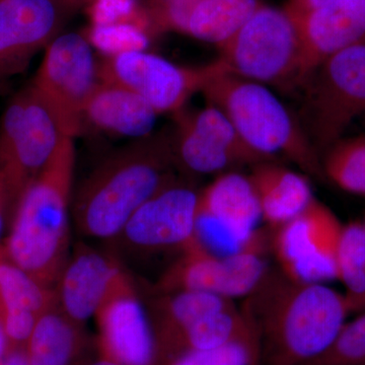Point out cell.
Returning <instances> with one entry per match:
<instances>
[{"instance_id":"35","label":"cell","mask_w":365,"mask_h":365,"mask_svg":"<svg viewBox=\"0 0 365 365\" xmlns=\"http://www.w3.org/2000/svg\"><path fill=\"white\" fill-rule=\"evenodd\" d=\"M0 365H30L26 359L25 349L11 350L4 359L0 360Z\"/></svg>"},{"instance_id":"11","label":"cell","mask_w":365,"mask_h":365,"mask_svg":"<svg viewBox=\"0 0 365 365\" xmlns=\"http://www.w3.org/2000/svg\"><path fill=\"white\" fill-rule=\"evenodd\" d=\"M343 227L335 213L314 197L299 215L271 232V249L280 272L299 282L337 279Z\"/></svg>"},{"instance_id":"16","label":"cell","mask_w":365,"mask_h":365,"mask_svg":"<svg viewBox=\"0 0 365 365\" xmlns=\"http://www.w3.org/2000/svg\"><path fill=\"white\" fill-rule=\"evenodd\" d=\"M130 281L114 254L78 242L55 285L57 304L69 318L85 325L106 300Z\"/></svg>"},{"instance_id":"3","label":"cell","mask_w":365,"mask_h":365,"mask_svg":"<svg viewBox=\"0 0 365 365\" xmlns=\"http://www.w3.org/2000/svg\"><path fill=\"white\" fill-rule=\"evenodd\" d=\"M76 158L74 138L64 136L49 163L21 192L2 241L16 265L50 288L71 255Z\"/></svg>"},{"instance_id":"4","label":"cell","mask_w":365,"mask_h":365,"mask_svg":"<svg viewBox=\"0 0 365 365\" xmlns=\"http://www.w3.org/2000/svg\"><path fill=\"white\" fill-rule=\"evenodd\" d=\"M201 93L220 110L249 148L267 160L283 155L311 176H322L321 160L306 130L267 86L235 76L227 68Z\"/></svg>"},{"instance_id":"17","label":"cell","mask_w":365,"mask_h":365,"mask_svg":"<svg viewBox=\"0 0 365 365\" xmlns=\"http://www.w3.org/2000/svg\"><path fill=\"white\" fill-rule=\"evenodd\" d=\"M98 354L119 365H158V346L150 316L132 281L98 309Z\"/></svg>"},{"instance_id":"20","label":"cell","mask_w":365,"mask_h":365,"mask_svg":"<svg viewBox=\"0 0 365 365\" xmlns=\"http://www.w3.org/2000/svg\"><path fill=\"white\" fill-rule=\"evenodd\" d=\"M249 178L258 199L262 222L270 232L299 215L314 198L306 175L273 160L254 165Z\"/></svg>"},{"instance_id":"12","label":"cell","mask_w":365,"mask_h":365,"mask_svg":"<svg viewBox=\"0 0 365 365\" xmlns=\"http://www.w3.org/2000/svg\"><path fill=\"white\" fill-rule=\"evenodd\" d=\"M198 192L179 179L140 206L110 244L126 256L182 249L195 239Z\"/></svg>"},{"instance_id":"19","label":"cell","mask_w":365,"mask_h":365,"mask_svg":"<svg viewBox=\"0 0 365 365\" xmlns=\"http://www.w3.org/2000/svg\"><path fill=\"white\" fill-rule=\"evenodd\" d=\"M56 304L54 288L16 265L0 242V312L11 350L25 349L38 318Z\"/></svg>"},{"instance_id":"23","label":"cell","mask_w":365,"mask_h":365,"mask_svg":"<svg viewBox=\"0 0 365 365\" xmlns=\"http://www.w3.org/2000/svg\"><path fill=\"white\" fill-rule=\"evenodd\" d=\"M257 330L244 309L234 306L199 319L158 350V365L189 351L215 349L247 337Z\"/></svg>"},{"instance_id":"5","label":"cell","mask_w":365,"mask_h":365,"mask_svg":"<svg viewBox=\"0 0 365 365\" xmlns=\"http://www.w3.org/2000/svg\"><path fill=\"white\" fill-rule=\"evenodd\" d=\"M220 61L240 78L264 86L302 83V47L294 19L263 4L222 45Z\"/></svg>"},{"instance_id":"34","label":"cell","mask_w":365,"mask_h":365,"mask_svg":"<svg viewBox=\"0 0 365 365\" xmlns=\"http://www.w3.org/2000/svg\"><path fill=\"white\" fill-rule=\"evenodd\" d=\"M337 0H287L283 9L287 11L292 18L302 16L307 11H313L319 6H326Z\"/></svg>"},{"instance_id":"14","label":"cell","mask_w":365,"mask_h":365,"mask_svg":"<svg viewBox=\"0 0 365 365\" xmlns=\"http://www.w3.org/2000/svg\"><path fill=\"white\" fill-rule=\"evenodd\" d=\"M173 146L177 163L198 175L222 174L237 165L271 162L247 145L215 106L175 113Z\"/></svg>"},{"instance_id":"26","label":"cell","mask_w":365,"mask_h":365,"mask_svg":"<svg viewBox=\"0 0 365 365\" xmlns=\"http://www.w3.org/2000/svg\"><path fill=\"white\" fill-rule=\"evenodd\" d=\"M337 279L344 285L350 314L365 311V228L353 222L343 227L337 254Z\"/></svg>"},{"instance_id":"27","label":"cell","mask_w":365,"mask_h":365,"mask_svg":"<svg viewBox=\"0 0 365 365\" xmlns=\"http://www.w3.org/2000/svg\"><path fill=\"white\" fill-rule=\"evenodd\" d=\"M321 163L324 176L336 186L365 197V134L336 141Z\"/></svg>"},{"instance_id":"33","label":"cell","mask_w":365,"mask_h":365,"mask_svg":"<svg viewBox=\"0 0 365 365\" xmlns=\"http://www.w3.org/2000/svg\"><path fill=\"white\" fill-rule=\"evenodd\" d=\"M14 207V197L11 195L6 178L0 172V239L4 234V228L9 225Z\"/></svg>"},{"instance_id":"30","label":"cell","mask_w":365,"mask_h":365,"mask_svg":"<svg viewBox=\"0 0 365 365\" xmlns=\"http://www.w3.org/2000/svg\"><path fill=\"white\" fill-rule=\"evenodd\" d=\"M304 365H365V311L346 322L325 351Z\"/></svg>"},{"instance_id":"7","label":"cell","mask_w":365,"mask_h":365,"mask_svg":"<svg viewBox=\"0 0 365 365\" xmlns=\"http://www.w3.org/2000/svg\"><path fill=\"white\" fill-rule=\"evenodd\" d=\"M304 83L307 136L327 150L365 114V43L327 59Z\"/></svg>"},{"instance_id":"8","label":"cell","mask_w":365,"mask_h":365,"mask_svg":"<svg viewBox=\"0 0 365 365\" xmlns=\"http://www.w3.org/2000/svg\"><path fill=\"white\" fill-rule=\"evenodd\" d=\"M64 136L54 113L32 85L11 98L0 119V172L14 204L51 160Z\"/></svg>"},{"instance_id":"10","label":"cell","mask_w":365,"mask_h":365,"mask_svg":"<svg viewBox=\"0 0 365 365\" xmlns=\"http://www.w3.org/2000/svg\"><path fill=\"white\" fill-rule=\"evenodd\" d=\"M223 68L227 67L220 59L206 66L186 67L144 50L103 57L98 62V78L134 91L158 115L175 114Z\"/></svg>"},{"instance_id":"2","label":"cell","mask_w":365,"mask_h":365,"mask_svg":"<svg viewBox=\"0 0 365 365\" xmlns=\"http://www.w3.org/2000/svg\"><path fill=\"white\" fill-rule=\"evenodd\" d=\"M172 133L137 139L106 158L73 192L79 234L110 242L144 202L178 178Z\"/></svg>"},{"instance_id":"36","label":"cell","mask_w":365,"mask_h":365,"mask_svg":"<svg viewBox=\"0 0 365 365\" xmlns=\"http://www.w3.org/2000/svg\"><path fill=\"white\" fill-rule=\"evenodd\" d=\"M11 351V344H9V341L7 339L4 323H2L1 312H0V360L4 359Z\"/></svg>"},{"instance_id":"37","label":"cell","mask_w":365,"mask_h":365,"mask_svg":"<svg viewBox=\"0 0 365 365\" xmlns=\"http://www.w3.org/2000/svg\"><path fill=\"white\" fill-rule=\"evenodd\" d=\"M83 365H119L117 362L113 361L112 359H107V357L103 356V355L98 354V357L93 360H86L85 364Z\"/></svg>"},{"instance_id":"6","label":"cell","mask_w":365,"mask_h":365,"mask_svg":"<svg viewBox=\"0 0 365 365\" xmlns=\"http://www.w3.org/2000/svg\"><path fill=\"white\" fill-rule=\"evenodd\" d=\"M271 237L259 230L251 242L237 253L222 257L193 240L163 273L158 294L177 292H206L223 299H246L268 273L265 252Z\"/></svg>"},{"instance_id":"15","label":"cell","mask_w":365,"mask_h":365,"mask_svg":"<svg viewBox=\"0 0 365 365\" xmlns=\"http://www.w3.org/2000/svg\"><path fill=\"white\" fill-rule=\"evenodd\" d=\"M86 0H0V83L23 73Z\"/></svg>"},{"instance_id":"1","label":"cell","mask_w":365,"mask_h":365,"mask_svg":"<svg viewBox=\"0 0 365 365\" xmlns=\"http://www.w3.org/2000/svg\"><path fill=\"white\" fill-rule=\"evenodd\" d=\"M268 365H304L325 351L349 316L344 295L324 283L266 274L245 299Z\"/></svg>"},{"instance_id":"28","label":"cell","mask_w":365,"mask_h":365,"mask_svg":"<svg viewBox=\"0 0 365 365\" xmlns=\"http://www.w3.org/2000/svg\"><path fill=\"white\" fill-rule=\"evenodd\" d=\"M262 359L258 330L215 349L182 353L160 365H259Z\"/></svg>"},{"instance_id":"21","label":"cell","mask_w":365,"mask_h":365,"mask_svg":"<svg viewBox=\"0 0 365 365\" xmlns=\"http://www.w3.org/2000/svg\"><path fill=\"white\" fill-rule=\"evenodd\" d=\"M158 116L134 91L100 81L86 104L85 123L107 133L140 139L153 133Z\"/></svg>"},{"instance_id":"38","label":"cell","mask_w":365,"mask_h":365,"mask_svg":"<svg viewBox=\"0 0 365 365\" xmlns=\"http://www.w3.org/2000/svg\"><path fill=\"white\" fill-rule=\"evenodd\" d=\"M362 223H364V228H365V220H364V222H362Z\"/></svg>"},{"instance_id":"29","label":"cell","mask_w":365,"mask_h":365,"mask_svg":"<svg viewBox=\"0 0 365 365\" xmlns=\"http://www.w3.org/2000/svg\"><path fill=\"white\" fill-rule=\"evenodd\" d=\"M85 35L93 48L102 53L103 57L144 51L153 37L145 29L131 24L90 26Z\"/></svg>"},{"instance_id":"24","label":"cell","mask_w":365,"mask_h":365,"mask_svg":"<svg viewBox=\"0 0 365 365\" xmlns=\"http://www.w3.org/2000/svg\"><path fill=\"white\" fill-rule=\"evenodd\" d=\"M234 306V302L218 295L199 292L158 294L150 311L151 326L160 348L199 319Z\"/></svg>"},{"instance_id":"25","label":"cell","mask_w":365,"mask_h":365,"mask_svg":"<svg viewBox=\"0 0 365 365\" xmlns=\"http://www.w3.org/2000/svg\"><path fill=\"white\" fill-rule=\"evenodd\" d=\"M263 4L262 0H199L190 14L185 34L218 47Z\"/></svg>"},{"instance_id":"13","label":"cell","mask_w":365,"mask_h":365,"mask_svg":"<svg viewBox=\"0 0 365 365\" xmlns=\"http://www.w3.org/2000/svg\"><path fill=\"white\" fill-rule=\"evenodd\" d=\"M260 222V207L249 176L227 170L198 193L195 237L213 254L237 253L253 239Z\"/></svg>"},{"instance_id":"31","label":"cell","mask_w":365,"mask_h":365,"mask_svg":"<svg viewBox=\"0 0 365 365\" xmlns=\"http://www.w3.org/2000/svg\"><path fill=\"white\" fill-rule=\"evenodd\" d=\"M85 7L90 26L131 24L157 34L140 0H86Z\"/></svg>"},{"instance_id":"22","label":"cell","mask_w":365,"mask_h":365,"mask_svg":"<svg viewBox=\"0 0 365 365\" xmlns=\"http://www.w3.org/2000/svg\"><path fill=\"white\" fill-rule=\"evenodd\" d=\"M86 347L83 325L56 304L38 318L25 351L30 365H83Z\"/></svg>"},{"instance_id":"32","label":"cell","mask_w":365,"mask_h":365,"mask_svg":"<svg viewBox=\"0 0 365 365\" xmlns=\"http://www.w3.org/2000/svg\"><path fill=\"white\" fill-rule=\"evenodd\" d=\"M199 0H146L143 4L155 33L185 34L192 9Z\"/></svg>"},{"instance_id":"18","label":"cell","mask_w":365,"mask_h":365,"mask_svg":"<svg viewBox=\"0 0 365 365\" xmlns=\"http://www.w3.org/2000/svg\"><path fill=\"white\" fill-rule=\"evenodd\" d=\"M292 19L302 47V83L327 59L365 43V0H337Z\"/></svg>"},{"instance_id":"9","label":"cell","mask_w":365,"mask_h":365,"mask_svg":"<svg viewBox=\"0 0 365 365\" xmlns=\"http://www.w3.org/2000/svg\"><path fill=\"white\" fill-rule=\"evenodd\" d=\"M100 83L98 62L85 33L60 34L46 47L32 85L58 120L64 135L76 138L85 124L88 100Z\"/></svg>"}]
</instances>
